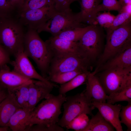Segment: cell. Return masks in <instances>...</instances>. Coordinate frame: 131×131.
Returning a JSON list of instances; mask_svg holds the SVG:
<instances>
[{"instance_id":"obj_1","label":"cell","mask_w":131,"mask_h":131,"mask_svg":"<svg viewBox=\"0 0 131 131\" xmlns=\"http://www.w3.org/2000/svg\"><path fill=\"white\" fill-rule=\"evenodd\" d=\"M66 99V94H50L31 112L26 123V131L29 127L33 129L57 124L62 106Z\"/></svg>"},{"instance_id":"obj_2","label":"cell","mask_w":131,"mask_h":131,"mask_svg":"<svg viewBox=\"0 0 131 131\" xmlns=\"http://www.w3.org/2000/svg\"><path fill=\"white\" fill-rule=\"evenodd\" d=\"M23 51L34 61L41 75L47 79L53 54L36 31L28 28L25 35Z\"/></svg>"},{"instance_id":"obj_3","label":"cell","mask_w":131,"mask_h":131,"mask_svg":"<svg viewBox=\"0 0 131 131\" xmlns=\"http://www.w3.org/2000/svg\"><path fill=\"white\" fill-rule=\"evenodd\" d=\"M23 26L12 15L0 17V44L10 56L23 49Z\"/></svg>"},{"instance_id":"obj_4","label":"cell","mask_w":131,"mask_h":131,"mask_svg":"<svg viewBox=\"0 0 131 131\" xmlns=\"http://www.w3.org/2000/svg\"><path fill=\"white\" fill-rule=\"evenodd\" d=\"M84 95L83 92L66 97L63 104L64 111L61 117L57 124L66 128L74 118L83 114L93 115L92 111L95 108Z\"/></svg>"},{"instance_id":"obj_5","label":"cell","mask_w":131,"mask_h":131,"mask_svg":"<svg viewBox=\"0 0 131 131\" xmlns=\"http://www.w3.org/2000/svg\"><path fill=\"white\" fill-rule=\"evenodd\" d=\"M86 26L79 20L77 13L70 8L56 12L48 21L37 30L38 33L46 32L56 36L61 33L79 27Z\"/></svg>"},{"instance_id":"obj_6","label":"cell","mask_w":131,"mask_h":131,"mask_svg":"<svg viewBox=\"0 0 131 131\" xmlns=\"http://www.w3.org/2000/svg\"><path fill=\"white\" fill-rule=\"evenodd\" d=\"M90 63L88 60L78 54H54L50 65L48 76L78 70L84 72L89 71L88 69Z\"/></svg>"},{"instance_id":"obj_7","label":"cell","mask_w":131,"mask_h":131,"mask_svg":"<svg viewBox=\"0 0 131 131\" xmlns=\"http://www.w3.org/2000/svg\"><path fill=\"white\" fill-rule=\"evenodd\" d=\"M106 38L104 49L99 60L100 66L112 57L124 46L131 43V21L114 30Z\"/></svg>"},{"instance_id":"obj_8","label":"cell","mask_w":131,"mask_h":131,"mask_svg":"<svg viewBox=\"0 0 131 131\" xmlns=\"http://www.w3.org/2000/svg\"><path fill=\"white\" fill-rule=\"evenodd\" d=\"M102 28L95 25L77 41L79 54L90 62L97 57L102 46L104 35Z\"/></svg>"},{"instance_id":"obj_9","label":"cell","mask_w":131,"mask_h":131,"mask_svg":"<svg viewBox=\"0 0 131 131\" xmlns=\"http://www.w3.org/2000/svg\"><path fill=\"white\" fill-rule=\"evenodd\" d=\"M97 77L106 93L109 95L131 84V67L107 69Z\"/></svg>"},{"instance_id":"obj_10","label":"cell","mask_w":131,"mask_h":131,"mask_svg":"<svg viewBox=\"0 0 131 131\" xmlns=\"http://www.w3.org/2000/svg\"><path fill=\"white\" fill-rule=\"evenodd\" d=\"M56 12L54 4L48 5L39 8L19 12L18 19L23 26L37 31Z\"/></svg>"},{"instance_id":"obj_11","label":"cell","mask_w":131,"mask_h":131,"mask_svg":"<svg viewBox=\"0 0 131 131\" xmlns=\"http://www.w3.org/2000/svg\"><path fill=\"white\" fill-rule=\"evenodd\" d=\"M14 56V60L10 63L13 67L12 71L30 79H36L47 83L52 82L37 72L23 49L19 51Z\"/></svg>"},{"instance_id":"obj_12","label":"cell","mask_w":131,"mask_h":131,"mask_svg":"<svg viewBox=\"0 0 131 131\" xmlns=\"http://www.w3.org/2000/svg\"><path fill=\"white\" fill-rule=\"evenodd\" d=\"M57 86L52 82L33 80L29 85V109L32 111L40 101L46 98L53 88Z\"/></svg>"},{"instance_id":"obj_13","label":"cell","mask_w":131,"mask_h":131,"mask_svg":"<svg viewBox=\"0 0 131 131\" xmlns=\"http://www.w3.org/2000/svg\"><path fill=\"white\" fill-rule=\"evenodd\" d=\"M92 104L97 108L104 118L117 131H123L119 118L122 106L107 103L94 101Z\"/></svg>"},{"instance_id":"obj_14","label":"cell","mask_w":131,"mask_h":131,"mask_svg":"<svg viewBox=\"0 0 131 131\" xmlns=\"http://www.w3.org/2000/svg\"><path fill=\"white\" fill-rule=\"evenodd\" d=\"M94 72H90L88 75L86 89L83 91L87 98L91 102H106L108 96L106 93L98 77Z\"/></svg>"},{"instance_id":"obj_15","label":"cell","mask_w":131,"mask_h":131,"mask_svg":"<svg viewBox=\"0 0 131 131\" xmlns=\"http://www.w3.org/2000/svg\"><path fill=\"white\" fill-rule=\"evenodd\" d=\"M33 80L28 79L11 71L7 64L0 67V83L8 91L25 83L31 82Z\"/></svg>"},{"instance_id":"obj_16","label":"cell","mask_w":131,"mask_h":131,"mask_svg":"<svg viewBox=\"0 0 131 131\" xmlns=\"http://www.w3.org/2000/svg\"><path fill=\"white\" fill-rule=\"evenodd\" d=\"M130 67H131V43L124 46L103 64L102 68L105 70L113 68H125Z\"/></svg>"},{"instance_id":"obj_17","label":"cell","mask_w":131,"mask_h":131,"mask_svg":"<svg viewBox=\"0 0 131 131\" xmlns=\"http://www.w3.org/2000/svg\"><path fill=\"white\" fill-rule=\"evenodd\" d=\"M45 42L53 54L56 53H73L80 55L78 51L77 41H71L52 36L46 40Z\"/></svg>"},{"instance_id":"obj_18","label":"cell","mask_w":131,"mask_h":131,"mask_svg":"<svg viewBox=\"0 0 131 131\" xmlns=\"http://www.w3.org/2000/svg\"><path fill=\"white\" fill-rule=\"evenodd\" d=\"M21 108H22L8 92L7 96L0 104V126H6L13 115Z\"/></svg>"},{"instance_id":"obj_19","label":"cell","mask_w":131,"mask_h":131,"mask_svg":"<svg viewBox=\"0 0 131 131\" xmlns=\"http://www.w3.org/2000/svg\"><path fill=\"white\" fill-rule=\"evenodd\" d=\"M102 0H81V10L77 13L79 21L81 23L95 25L94 12Z\"/></svg>"},{"instance_id":"obj_20","label":"cell","mask_w":131,"mask_h":131,"mask_svg":"<svg viewBox=\"0 0 131 131\" xmlns=\"http://www.w3.org/2000/svg\"><path fill=\"white\" fill-rule=\"evenodd\" d=\"M32 111L28 109H19L12 116L6 126L13 131H26V123Z\"/></svg>"},{"instance_id":"obj_21","label":"cell","mask_w":131,"mask_h":131,"mask_svg":"<svg viewBox=\"0 0 131 131\" xmlns=\"http://www.w3.org/2000/svg\"><path fill=\"white\" fill-rule=\"evenodd\" d=\"M114 129L98 111L92 116L88 125L82 131H114Z\"/></svg>"},{"instance_id":"obj_22","label":"cell","mask_w":131,"mask_h":131,"mask_svg":"<svg viewBox=\"0 0 131 131\" xmlns=\"http://www.w3.org/2000/svg\"><path fill=\"white\" fill-rule=\"evenodd\" d=\"M31 82L25 83L8 91L19 105L24 109H29V85Z\"/></svg>"},{"instance_id":"obj_23","label":"cell","mask_w":131,"mask_h":131,"mask_svg":"<svg viewBox=\"0 0 131 131\" xmlns=\"http://www.w3.org/2000/svg\"><path fill=\"white\" fill-rule=\"evenodd\" d=\"M89 71L78 75L68 82L61 84L59 89V94H66L68 92L77 87L86 81Z\"/></svg>"},{"instance_id":"obj_24","label":"cell","mask_w":131,"mask_h":131,"mask_svg":"<svg viewBox=\"0 0 131 131\" xmlns=\"http://www.w3.org/2000/svg\"><path fill=\"white\" fill-rule=\"evenodd\" d=\"M95 25H90L84 27H79L63 32L55 37L69 41L77 42L84 34Z\"/></svg>"},{"instance_id":"obj_25","label":"cell","mask_w":131,"mask_h":131,"mask_svg":"<svg viewBox=\"0 0 131 131\" xmlns=\"http://www.w3.org/2000/svg\"><path fill=\"white\" fill-rule=\"evenodd\" d=\"M84 72L81 70H76L48 76L47 80L51 82L62 84L66 83L79 74Z\"/></svg>"},{"instance_id":"obj_26","label":"cell","mask_w":131,"mask_h":131,"mask_svg":"<svg viewBox=\"0 0 131 131\" xmlns=\"http://www.w3.org/2000/svg\"><path fill=\"white\" fill-rule=\"evenodd\" d=\"M108 96L107 103L112 104L118 102L125 101L131 103V84L119 92Z\"/></svg>"},{"instance_id":"obj_27","label":"cell","mask_w":131,"mask_h":131,"mask_svg":"<svg viewBox=\"0 0 131 131\" xmlns=\"http://www.w3.org/2000/svg\"><path fill=\"white\" fill-rule=\"evenodd\" d=\"M54 4L53 0H23L18 10L19 13L28 10L41 8L48 5Z\"/></svg>"},{"instance_id":"obj_28","label":"cell","mask_w":131,"mask_h":131,"mask_svg":"<svg viewBox=\"0 0 131 131\" xmlns=\"http://www.w3.org/2000/svg\"><path fill=\"white\" fill-rule=\"evenodd\" d=\"M87 115L83 114L75 117L69 122L66 128L76 131H82L87 125L89 120Z\"/></svg>"},{"instance_id":"obj_29","label":"cell","mask_w":131,"mask_h":131,"mask_svg":"<svg viewBox=\"0 0 131 131\" xmlns=\"http://www.w3.org/2000/svg\"><path fill=\"white\" fill-rule=\"evenodd\" d=\"M131 21V14L125 12L119 13L115 16L110 27L106 29V36H108L115 30Z\"/></svg>"},{"instance_id":"obj_30","label":"cell","mask_w":131,"mask_h":131,"mask_svg":"<svg viewBox=\"0 0 131 131\" xmlns=\"http://www.w3.org/2000/svg\"><path fill=\"white\" fill-rule=\"evenodd\" d=\"M122 7L119 1L117 0H103L102 3L98 6L95 11V18L97 14L100 11L115 10L119 12Z\"/></svg>"},{"instance_id":"obj_31","label":"cell","mask_w":131,"mask_h":131,"mask_svg":"<svg viewBox=\"0 0 131 131\" xmlns=\"http://www.w3.org/2000/svg\"><path fill=\"white\" fill-rule=\"evenodd\" d=\"M116 16L109 11L103 13H97L95 19V24H98L101 27L106 28H109L111 25Z\"/></svg>"},{"instance_id":"obj_32","label":"cell","mask_w":131,"mask_h":131,"mask_svg":"<svg viewBox=\"0 0 131 131\" xmlns=\"http://www.w3.org/2000/svg\"><path fill=\"white\" fill-rule=\"evenodd\" d=\"M120 122L125 124L127 128V131H131V103L127 105L122 106L119 114Z\"/></svg>"},{"instance_id":"obj_33","label":"cell","mask_w":131,"mask_h":131,"mask_svg":"<svg viewBox=\"0 0 131 131\" xmlns=\"http://www.w3.org/2000/svg\"><path fill=\"white\" fill-rule=\"evenodd\" d=\"M14 9L9 0H0V17L12 15Z\"/></svg>"},{"instance_id":"obj_34","label":"cell","mask_w":131,"mask_h":131,"mask_svg":"<svg viewBox=\"0 0 131 131\" xmlns=\"http://www.w3.org/2000/svg\"><path fill=\"white\" fill-rule=\"evenodd\" d=\"M79 0H53L54 5L57 12H60L70 8L73 2Z\"/></svg>"},{"instance_id":"obj_35","label":"cell","mask_w":131,"mask_h":131,"mask_svg":"<svg viewBox=\"0 0 131 131\" xmlns=\"http://www.w3.org/2000/svg\"><path fill=\"white\" fill-rule=\"evenodd\" d=\"M10 55L0 44V67L10 63Z\"/></svg>"},{"instance_id":"obj_36","label":"cell","mask_w":131,"mask_h":131,"mask_svg":"<svg viewBox=\"0 0 131 131\" xmlns=\"http://www.w3.org/2000/svg\"><path fill=\"white\" fill-rule=\"evenodd\" d=\"M23 0H9L12 6L15 9V7L18 8V9L20 7Z\"/></svg>"},{"instance_id":"obj_37","label":"cell","mask_w":131,"mask_h":131,"mask_svg":"<svg viewBox=\"0 0 131 131\" xmlns=\"http://www.w3.org/2000/svg\"><path fill=\"white\" fill-rule=\"evenodd\" d=\"M125 12L131 14V4L122 7L119 13Z\"/></svg>"},{"instance_id":"obj_38","label":"cell","mask_w":131,"mask_h":131,"mask_svg":"<svg viewBox=\"0 0 131 131\" xmlns=\"http://www.w3.org/2000/svg\"><path fill=\"white\" fill-rule=\"evenodd\" d=\"M8 94V92L7 89H6L0 92V104L7 97Z\"/></svg>"},{"instance_id":"obj_39","label":"cell","mask_w":131,"mask_h":131,"mask_svg":"<svg viewBox=\"0 0 131 131\" xmlns=\"http://www.w3.org/2000/svg\"><path fill=\"white\" fill-rule=\"evenodd\" d=\"M119 1L122 7L131 4V0H119Z\"/></svg>"},{"instance_id":"obj_40","label":"cell","mask_w":131,"mask_h":131,"mask_svg":"<svg viewBox=\"0 0 131 131\" xmlns=\"http://www.w3.org/2000/svg\"><path fill=\"white\" fill-rule=\"evenodd\" d=\"M9 128L7 126L5 127H1L0 126V131H7Z\"/></svg>"},{"instance_id":"obj_41","label":"cell","mask_w":131,"mask_h":131,"mask_svg":"<svg viewBox=\"0 0 131 131\" xmlns=\"http://www.w3.org/2000/svg\"><path fill=\"white\" fill-rule=\"evenodd\" d=\"M6 89H7L4 85L0 83V92Z\"/></svg>"}]
</instances>
